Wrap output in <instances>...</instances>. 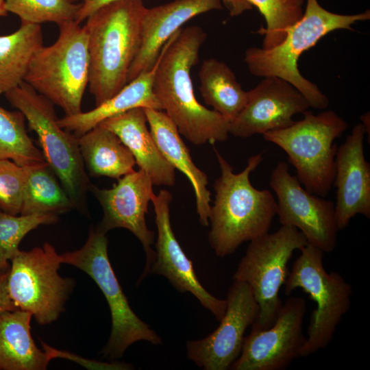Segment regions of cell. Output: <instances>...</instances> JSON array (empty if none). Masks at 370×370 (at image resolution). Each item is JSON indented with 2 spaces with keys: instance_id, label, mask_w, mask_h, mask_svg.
<instances>
[{
  "instance_id": "cell-22",
  "label": "cell",
  "mask_w": 370,
  "mask_h": 370,
  "mask_svg": "<svg viewBox=\"0 0 370 370\" xmlns=\"http://www.w3.org/2000/svg\"><path fill=\"white\" fill-rule=\"evenodd\" d=\"M158 62V58L151 69L140 74L110 99L90 111L64 116L58 119V124L79 137L101 121L135 108L162 110L153 88Z\"/></svg>"
},
{
  "instance_id": "cell-29",
  "label": "cell",
  "mask_w": 370,
  "mask_h": 370,
  "mask_svg": "<svg viewBox=\"0 0 370 370\" xmlns=\"http://www.w3.org/2000/svg\"><path fill=\"white\" fill-rule=\"evenodd\" d=\"M257 7L264 16L267 27L256 33L263 35V49H271L286 37L287 29L304 14V0H247Z\"/></svg>"
},
{
  "instance_id": "cell-27",
  "label": "cell",
  "mask_w": 370,
  "mask_h": 370,
  "mask_svg": "<svg viewBox=\"0 0 370 370\" xmlns=\"http://www.w3.org/2000/svg\"><path fill=\"white\" fill-rule=\"evenodd\" d=\"M25 179L20 214H58L75 206L47 162L24 166Z\"/></svg>"
},
{
  "instance_id": "cell-8",
  "label": "cell",
  "mask_w": 370,
  "mask_h": 370,
  "mask_svg": "<svg viewBox=\"0 0 370 370\" xmlns=\"http://www.w3.org/2000/svg\"><path fill=\"white\" fill-rule=\"evenodd\" d=\"M106 234L91 228L84 245L79 249L60 254L62 263L73 265L88 275L97 284L108 304L111 332L101 351L105 359L121 358L133 343L145 341L155 345L160 336L132 310L111 266Z\"/></svg>"
},
{
  "instance_id": "cell-11",
  "label": "cell",
  "mask_w": 370,
  "mask_h": 370,
  "mask_svg": "<svg viewBox=\"0 0 370 370\" xmlns=\"http://www.w3.org/2000/svg\"><path fill=\"white\" fill-rule=\"evenodd\" d=\"M8 287L17 309L28 312L40 325L57 320L75 286L60 275V254L53 245L21 251L10 260Z\"/></svg>"
},
{
  "instance_id": "cell-15",
  "label": "cell",
  "mask_w": 370,
  "mask_h": 370,
  "mask_svg": "<svg viewBox=\"0 0 370 370\" xmlns=\"http://www.w3.org/2000/svg\"><path fill=\"white\" fill-rule=\"evenodd\" d=\"M153 183L140 169L134 170L121 177L111 188H100L90 184L89 190L100 204L103 216L96 227L106 234L115 228H125L140 242L146 254V264L143 277L149 273L155 260V250L151 248L155 233L147 225L145 215L153 191Z\"/></svg>"
},
{
  "instance_id": "cell-4",
  "label": "cell",
  "mask_w": 370,
  "mask_h": 370,
  "mask_svg": "<svg viewBox=\"0 0 370 370\" xmlns=\"http://www.w3.org/2000/svg\"><path fill=\"white\" fill-rule=\"evenodd\" d=\"M369 18V10L340 14L325 10L318 0H307L302 17L287 29L280 44L271 49L249 47L244 60L252 75L282 78L294 86L310 107L323 110L328 107L329 99L315 84L302 76L298 69L299 58L328 34L337 29L354 30L353 24Z\"/></svg>"
},
{
  "instance_id": "cell-10",
  "label": "cell",
  "mask_w": 370,
  "mask_h": 370,
  "mask_svg": "<svg viewBox=\"0 0 370 370\" xmlns=\"http://www.w3.org/2000/svg\"><path fill=\"white\" fill-rule=\"evenodd\" d=\"M307 244L304 235L290 225L250 241L232 278L246 283L257 302L251 327L265 329L273 323L282 305L279 292L289 273L288 261Z\"/></svg>"
},
{
  "instance_id": "cell-23",
  "label": "cell",
  "mask_w": 370,
  "mask_h": 370,
  "mask_svg": "<svg viewBox=\"0 0 370 370\" xmlns=\"http://www.w3.org/2000/svg\"><path fill=\"white\" fill-rule=\"evenodd\" d=\"M31 313L16 309L0 314V370H44L51 361L34 343Z\"/></svg>"
},
{
  "instance_id": "cell-37",
  "label": "cell",
  "mask_w": 370,
  "mask_h": 370,
  "mask_svg": "<svg viewBox=\"0 0 370 370\" xmlns=\"http://www.w3.org/2000/svg\"><path fill=\"white\" fill-rule=\"evenodd\" d=\"M10 264L8 261H5L0 257V275L9 272Z\"/></svg>"
},
{
  "instance_id": "cell-21",
  "label": "cell",
  "mask_w": 370,
  "mask_h": 370,
  "mask_svg": "<svg viewBox=\"0 0 370 370\" xmlns=\"http://www.w3.org/2000/svg\"><path fill=\"white\" fill-rule=\"evenodd\" d=\"M145 111L155 143L166 160L190 181L195 192L199 223L202 226H208L211 198L207 188V175L193 162L176 125L166 114L152 108H145Z\"/></svg>"
},
{
  "instance_id": "cell-12",
  "label": "cell",
  "mask_w": 370,
  "mask_h": 370,
  "mask_svg": "<svg viewBox=\"0 0 370 370\" xmlns=\"http://www.w3.org/2000/svg\"><path fill=\"white\" fill-rule=\"evenodd\" d=\"M269 185L277 197L276 215L281 225L296 227L308 243L323 253L332 252L338 231L334 203L306 190L284 161L272 170Z\"/></svg>"
},
{
  "instance_id": "cell-33",
  "label": "cell",
  "mask_w": 370,
  "mask_h": 370,
  "mask_svg": "<svg viewBox=\"0 0 370 370\" xmlns=\"http://www.w3.org/2000/svg\"><path fill=\"white\" fill-rule=\"evenodd\" d=\"M41 345L50 360L57 358H64L74 361L88 369L129 370L133 369L132 365L129 363L121 362H105L88 360L66 351L56 349L43 341H41Z\"/></svg>"
},
{
  "instance_id": "cell-2",
  "label": "cell",
  "mask_w": 370,
  "mask_h": 370,
  "mask_svg": "<svg viewBox=\"0 0 370 370\" xmlns=\"http://www.w3.org/2000/svg\"><path fill=\"white\" fill-rule=\"evenodd\" d=\"M221 170L215 180V198L209 217L208 241L215 254L229 256L245 242L269 232L277 214V203L267 189L258 190L251 184L250 174L263 160L262 153L247 159L240 173L214 149Z\"/></svg>"
},
{
  "instance_id": "cell-31",
  "label": "cell",
  "mask_w": 370,
  "mask_h": 370,
  "mask_svg": "<svg viewBox=\"0 0 370 370\" xmlns=\"http://www.w3.org/2000/svg\"><path fill=\"white\" fill-rule=\"evenodd\" d=\"M58 221V217L55 214L14 215L0 210V257L10 262L29 232L39 225L54 224Z\"/></svg>"
},
{
  "instance_id": "cell-32",
  "label": "cell",
  "mask_w": 370,
  "mask_h": 370,
  "mask_svg": "<svg viewBox=\"0 0 370 370\" xmlns=\"http://www.w3.org/2000/svg\"><path fill=\"white\" fill-rule=\"evenodd\" d=\"M25 169L9 159H0V210L21 213Z\"/></svg>"
},
{
  "instance_id": "cell-24",
  "label": "cell",
  "mask_w": 370,
  "mask_h": 370,
  "mask_svg": "<svg viewBox=\"0 0 370 370\" xmlns=\"http://www.w3.org/2000/svg\"><path fill=\"white\" fill-rule=\"evenodd\" d=\"M86 169L94 177L116 180L133 171L135 159L119 138L97 125L77 137Z\"/></svg>"
},
{
  "instance_id": "cell-1",
  "label": "cell",
  "mask_w": 370,
  "mask_h": 370,
  "mask_svg": "<svg viewBox=\"0 0 370 370\" xmlns=\"http://www.w3.org/2000/svg\"><path fill=\"white\" fill-rule=\"evenodd\" d=\"M206 38L196 25L175 32L160 51L153 84L162 110L180 134L195 145L224 142L230 134V123L199 103L193 91L190 71Z\"/></svg>"
},
{
  "instance_id": "cell-6",
  "label": "cell",
  "mask_w": 370,
  "mask_h": 370,
  "mask_svg": "<svg viewBox=\"0 0 370 370\" xmlns=\"http://www.w3.org/2000/svg\"><path fill=\"white\" fill-rule=\"evenodd\" d=\"M303 114L301 120L291 125L262 135L287 153L297 180L306 190L325 197L335 175L337 145L334 141L349 125L332 110L317 114L307 110Z\"/></svg>"
},
{
  "instance_id": "cell-7",
  "label": "cell",
  "mask_w": 370,
  "mask_h": 370,
  "mask_svg": "<svg viewBox=\"0 0 370 370\" xmlns=\"http://www.w3.org/2000/svg\"><path fill=\"white\" fill-rule=\"evenodd\" d=\"M9 103L23 113L36 132L45 159L72 200L75 208L86 209L91 184L81 155L78 138L58 124L54 104L25 82L7 92Z\"/></svg>"
},
{
  "instance_id": "cell-25",
  "label": "cell",
  "mask_w": 370,
  "mask_h": 370,
  "mask_svg": "<svg viewBox=\"0 0 370 370\" xmlns=\"http://www.w3.org/2000/svg\"><path fill=\"white\" fill-rule=\"evenodd\" d=\"M42 46L38 24L21 23L14 33L0 36V95L24 82L33 56Z\"/></svg>"
},
{
  "instance_id": "cell-39",
  "label": "cell",
  "mask_w": 370,
  "mask_h": 370,
  "mask_svg": "<svg viewBox=\"0 0 370 370\" xmlns=\"http://www.w3.org/2000/svg\"><path fill=\"white\" fill-rule=\"evenodd\" d=\"M8 14V11L5 8V0H0V16H5Z\"/></svg>"
},
{
  "instance_id": "cell-28",
  "label": "cell",
  "mask_w": 370,
  "mask_h": 370,
  "mask_svg": "<svg viewBox=\"0 0 370 370\" xmlns=\"http://www.w3.org/2000/svg\"><path fill=\"white\" fill-rule=\"evenodd\" d=\"M25 123L21 112L0 106V159L11 160L22 166L47 162L42 151L29 136Z\"/></svg>"
},
{
  "instance_id": "cell-5",
  "label": "cell",
  "mask_w": 370,
  "mask_h": 370,
  "mask_svg": "<svg viewBox=\"0 0 370 370\" xmlns=\"http://www.w3.org/2000/svg\"><path fill=\"white\" fill-rule=\"evenodd\" d=\"M58 27L56 42L33 56L24 82L71 116L82 112L88 85V32L75 21Z\"/></svg>"
},
{
  "instance_id": "cell-13",
  "label": "cell",
  "mask_w": 370,
  "mask_h": 370,
  "mask_svg": "<svg viewBox=\"0 0 370 370\" xmlns=\"http://www.w3.org/2000/svg\"><path fill=\"white\" fill-rule=\"evenodd\" d=\"M306 300L299 297L286 299L273 323L265 329L251 327L245 337L232 370H282L300 356L306 338L303 321Z\"/></svg>"
},
{
  "instance_id": "cell-35",
  "label": "cell",
  "mask_w": 370,
  "mask_h": 370,
  "mask_svg": "<svg viewBox=\"0 0 370 370\" xmlns=\"http://www.w3.org/2000/svg\"><path fill=\"white\" fill-rule=\"evenodd\" d=\"M8 274L9 272L0 275V314L8 310L17 309L9 294Z\"/></svg>"
},
{
  "instance_id": "cell-9",
  "label": "cell",
  "mask_w": 370,
  "mask_h": 370,
  "mask_svg": "<svg viewBox=\"0 0 370 370\" xmlns=\"http://www.w3.org/2000/svg\"><path fill=\"white\" fill-rule=\"evenodd\" d=\"M300 251L284 285L286 295L301 288L317 304L300 351L301 357H307L330 343L337 325L350 308L353 291L341 274L326 271L321 250L308 243Z\"/></svg>"
},
{
  "instance_id": "cell-34",
  "label": "cell",
  "mask_w": 370,
  "mask_h": 370,
  "mask_svg": "<svg viewBox=\"0 0 370 370\" xmlns=\"http://www.w3.org/2000/svg\"><path fill=\"white\" fill-rule=\"evenodd\" d=\"M72 2L79 1L82 6L77 14L75 22L81 23L86 20L93 12L105 4L117 0H69Z\"/></svg>"
},
{
  "instance_id": "cell-14",
  "label": "cell",
  "mask_w": 370,
  "mask_h": 370,
  "mask_svg": "<svg viewBox=\"0 0 370 370\" xmlns=\"http://www.w3.org/2000/svg\"><path fill=\"white\" fill-rule=\"evenodd\" d=\"M218 328L206 337L186 343L188 358L204 370H227L239 356L245 333L256 319L258 306L249 286L234 280Z\"/></svg>"
},
{
  "instance_id": "cell-17",
  "label": "cell",
  "mask_w": 370,
  "mask_h": 370,
  "mask_svg": "<svg viewBox=\"0 0 370 370\" xmlns=\"http://www.w3.org/2000/svg\"><path fill=\"white\" fill-rule=\"evenodd\" d=\"M306 97L291 84L277 77H265L247 91V102L230 123V134L249 138L286 128L293 116L310 108Z\"/></svg>"
},
{
  "instance_id": "cell-26",
  "label": "cell",
  "mask_w": 370,
  "mask_h": 370,
  "mask_svg": "<svg viewBox=\"0 0 370 370\" xmlns=\"http://www.w3.org/2000/svg\"><path fill=\"white\" fill-rule=\"evenodd\" d=\"M199 77V90L205 103L230 123L244 108L247 91L242 88L235 74L225 63L214 58L203 61Z\"/></svg>"
},
{
  "instance_id": "cell-3",
  "label": "cell",
  "mask_w": 370,
  "mask_h": 370,
  "mask_svg": "<svg viewBox=\"0 0 370 370\" xmlns=\"http://www.w3.org/2000/svg\"><path fill=\"white\" fill-rule=\"evenodd\" d=\"M145 9L142 0H117L86 18L88 86L96 106L127 85L130 68L140 47Z\"/></svg>"
},
{
  "instance_id": "cell-30",
  "label": "cell",
  "mask_w": 370,
  "mask_h": 370,
  "mask_svg": "<svg viewBox=\"0 0 370 370\" xmlns=\"http://www.w3.org/2000/svg\"><path fill=\"white\" fill-rule=\"evenodd\" d=\"M8 12L17 15L21 23L40 25L52 22L60 26L75 21L82 3L69 0H5Z\"/></svg>"
},
{
  "instance_id": "cell-16",
  "label": "cell",
  "mask_w": 370,
  "mask_h": 370,
  "mask_svg": "<svg viewBox=\"0 0 370 370\" xmlns=\"http://www.w3.org/2000/svg\"><path fill=\"white\" fill-rule=\"evenodd\" d=\"M172 198L171 193L164 189L151 196L158 238L155 244V260L149 273L164 276L181 293H191L219 321L226 310V299L216 297L203 286L192 261L179 244L171 223L170 204Z\"/></svg>"
},
{
  "instance_id": "cell-18",
  "label": "cell",
  "mask_w": 370,
  "mask_h": 370,
  "mask_svg": "<svg viewBox=\"0 0 370 370\" xmlns=\"http://www.w3.org/2000/svg\"><path fill=\"white\" fill-rule=\"evenodd\" d=\"M366 134L362 123L356 124L344 143L337 147L335 175V216L338 231L345 229L357 214L370 218V164L364 153Z\"/></svg>"
},
{
  "instance_id": "cell-38",
  "label": "cell",
  "mask_w": 370,
  "mask_h": 370,
  "mask_svg": "<svg viewBox=\"0 0 370 370\" xmlns=\"http://www.w3.org/2000/svg\"><path fill=\"white\" fill-rule=\"evenodd\" d=\"M361 120L362 121V125L365 128L366 133L368 132V135L369 136V112L365 113L361 116Z\"/></svg>"
},
{
  "instance_id": "cell-19",
  "label": "cell",
  "mask_w": 370,
  "mask_h": 370,
  "mask_svg": "<svg viewBox=\"0 0 370 370\" xmlns=\"http://www.w3.org/2000/svg\"><path fill=\"white\" fill-rule=\"evenodd\" d=\"M221 0H174L147 8L141 22L140 44L128 72L127 84L156 64L169 39L192 18L222 9Z\"/></svg>"
},
{
  "instance_id": "cell-36",
  "label": "cell",
  "mask_w": 370,
  "mask_h": 370,
  "mask_svg": "<svg viewBox=\"0 0 370 370\" xmlns=\"http://www.w3.org/2000/svg\"><path fill=\"white\" fill-rule=\"evenodd\" d=\"M230 10L231 16L241 14L245 10H251L252 5L247 0H221Z\"/></svg>"
},
{
  "instance_id": "cell-20",
  "label": "cell",
  "mask_w": 370,
  "mask_h": 370,
  "mask_svg": "<svg viewBox=\"0 0 370 370\" xmlns=\"http://www.w3.org/2000/svg\"><path fill=\"white\" fill-rule=\"evenodd\" d=\"M115 134L133 155L136 164L154 186H173L175 169L160 153L147 127L145 108L138 107L108 118L99 124Z\"/></svg>"
}]
</instances>
